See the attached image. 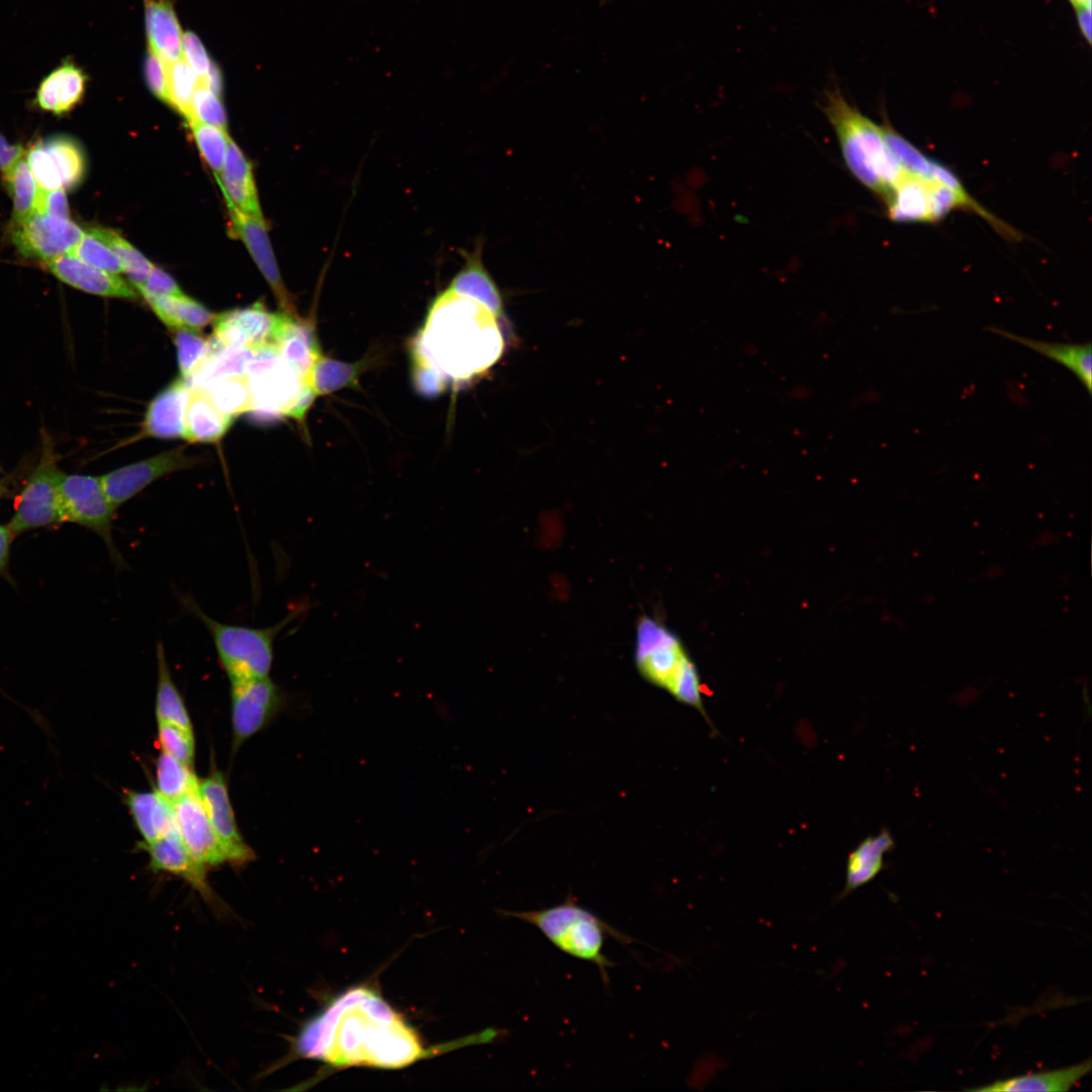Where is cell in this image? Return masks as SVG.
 Listing matches in <instances>:
<instances>
[{"label": "cell", "instance_id": "obj_1", "mask_svg": "<svg viewBox=\"0 0 1092 1092\" xmlns=\"http://www.w3.org/2000/svg\"><path fill=\"white\" fill-rule=\"evenodd\" d=\"M448 1046H426L381 995L370 987L356 986L307 1020L291 1039L287 1056L263 1075L297 1059L316 1060L336 1069H400Z\"/></svg>", "mask_w": 1092, "mask_h": 1092}, {"label": "cell", "instance_id": "obj_2", "mask_svg": "<svg viewBox=\"0 0 1092 1092\" xmlns=\"http://www.w3.org/2000/svg\"><path fill=\"white\" fill-rule=\"evenodd\" d=\"M500 322L478 301L446 289L432 302L413 347L447 379L468 382L500 359L506 344Z\"/></svg>", "mask_w": 1092, "mask_h": 1092}, {"label": "cell", "instance_id": "obj_3", "mask_svg": "<svg viewBox=\"0 0 1092 1092\" xmlns=\"http://www.w3.org/2000/svg\"><path fill=\"white\" fill-rule=\"evenodd\" d=\"M821 105L847 168L886 203L905 172L887 144L883 125L851 105L838 87L824 92Z\"/></svg>", "mask_w": 1092, "mask_h": 1092}, {"label": "cell", "instance_id": "obj_4", "mask_svg": "<svg viewBox=\"0 0 1092 1092\" xmlns=\"http://www.w3.org/2000/svg\"><path fill=\"white\" fill-rule=\"evenodd\" d=\"M634 663L642 678L696 709L712 727L700 676L687 648L674 632L650 615H641L636 621Z\"/></svg>", "mask_w": 1092, "mask_h": 1092}, {"label": "cell", "instance_id": "obj_5", "mask_svg": "<svg viewBox=\"0 0 1092 1092\" xmlns=\"http://www.w3.org/2000/svg\"><path fill=\"white\" fill-rule=\"evenodd\" d=\"M535 926L547 940L563 953L595 965L603 983L609 985V969L614 963L604 953L607 936L628 943L629 937L615 930L595 913L576 903L573 898L538 910L500 911Z\"/></svg>", "mask_w": 1092, "mask_h": 1092}, {"label": "cell", "instance_id": "obj_6", "mask_svg": "<svg viewBox=\"0 0 1092 1092\" xmlns=\"http://www.w3.org/2000/svg\"><path fill=\"white\" fill-rule=\"evenodd\" d=\"M179 601L208 630L230 681L268 676L277 635L300 614L298 609L275 625L253 628L214 620L191 597L179 596Z\"/></svg>", "mask_w": 1092, "mask_h": 1092}, {"label": "cell", "instance_id": "obj_7", "mask_svg": "<svg viewBox=\"0 0 1092 1092\" xmlns=\"http://www.w3.org/2000/svg\"><path fill=\"white\" fill-rule=\"evenodd\" d=\"M258 416H286L303 422L315 397L313 391L279 355L274 344L254 347L246 372Z\"/></svg>", "mask_w": 1092, "mask_h": 1092}, {"label": "cell", "instance_id": "obj_8", "mask_svg": "<svg viewBox=\"0 0 1092 1092\" xmlns=\"http://www.w3.org/2000/svg\"><path fill=\"white\" fill-rule=\"evenodd\" d=\"M58 497L62 522H73L96 532L105 542L117 567L125 562L112 538V520L116 511L110 504L100 477L61 472Z\"/></svg>", "mask_w": 1092, "mask_h": 1092}, {"label": "cell", "instance_id": "obj_9", "mask_svg": "<svg viewBox=\"0 0 1092 1092\" xmlns=\"http://www.w3.org/2000/svg\"><path fill=\"white\" fill-rule=\"evenodd\" d=\"M972 197L941 183L904 174L886 202L895 221L932 222L954 209H969Z\"/></svg>", "mask_w": 1092, "mask_h": 1092}, {"label": "cell", "instance_id": "obj_10", "mask_svg": "<svg viewBox=\"0 0 1092 1092\" xmlns=\"http://www.w3.org/2000/svg\"><path fill=\"white\" fill-rule=\"evenodd\" d=\"M61 472L53 443L46 438L40 459L17 497L8 528L12 535L62 522L58 497Z\"/></svg>", "mask_w": 1092, "mask_h": 1092}, {"label": "cell", "instance_id": "obj_11", "mask_svg": "<svg viewBox=\"0 0 1092 1092\" xmlns=\"http://www.w3.org/2000/svg\"><path fill=\"white\" fill-rule=\"evenodd\" d=\"M30 172L46 190L73 189L85 177L86 159L81 146L67 135H55L34 144L26 154Z\"/></svg>", "mask_w": 1092, "mask_h": 1092}, {"label": "cell", "instance_id": "obj_12", "mask_svg": "<svg viewBox=\"0 0 1092 1092\" xmlns=\"http://www.w3.org/2000/svg\"><path fill=\"white\" fill-rule=\"evenodd\" d=\"M84 234L70 218L34 211L24 220L12 223L10 239L23 257L48 262L70 254Z\"/></svg>", "mask_w": 1092, "mask_h": 1092}, {"label": "cell", "instance_id": "obj_13", "mask_svg": "<svg viewBox=\"0 0 1092 1092\" xmlns=\"http://www.w3.org/2000/svg\"><path fill=\"white\" fill-rule=\"evenodd\" d=\"M198 462L183 448H175L112 470L100 476V480L110 504L117 510L157 479L191 468Z\"/></svg>", "mask_w": 1092, "mask_h": 1092}, {"label": "cell", "instance_id": "obj_14", "mask_svg": "<svg viewBox=\"0 0 1092 1092\" xmlns=\"http://www.w3.org/2000/svg\"><path fill=\"white\" fill-rule=\"evenodd\" d=\"M234 746L260 731L281 703V694L269 676L231 681Z\"/></svg>", "mask_w": 1092, "mask_h": 1092}, {"label": "cell", "instance_id": "obj_15", "mask_svg": "<svg viewBox=\"0 0 1092 1092\" xmlns=\"http://www.w3.org/2000/svg\"><path fill=\"white\" fill-rule=\"evenodd\" d=\"M198 791L228 861L241 866L253 860L255 853L240 834L222 774L213 769L208 777L199 781Z\"/></svg>", "mask_w": 1092, "mask_h": 1092}, {"label": "cell", "instance_id": "obj_16", "mask_svg": "<svg viewBox=\"0 0 1092 1092\" xmlns=\"http://www.w3.org/2000/svg\"><path fill=\"white\" fill-rule=\"evenodd\" d=\"M141 849L150 857V867L155 872H164L180 877L187 882L216 912L224 910L219 898L212 891L206 880V868L199 864L183 843L179 832L163 836L152 842H141Z\"/></svg>", "mask_w": 1092, "mask_h": 1092}, {"label": "cell", "instance_id": "obj_17", "mask_svg": "<svg viewBox=\"0 0 1092 1092\" xmlns=\"http://www.w3.org/2000/svg\"><path fill=\"white\" fill-rule=\"evenodd\" d=\"M179 835L192 857L204 868L228 861L205 811L199 791L173 803Z\"/></svg>", "mask_w": 1092, "mask_h": 1092}, {"label": "cell", "instance_id": "obj_18", "mask_svg": "<svg viewBox=\"0 0 1092 1092\" xmlns=\"http://www.w3.org/2000/svg\"><path fill=\"white\" fill-rule=\"evenodd\" d=\"M224 199L235 234L246 245L283 312L297 316L294 299L282 281L265 219L250 216L239 210L228 198Z\"/></svg>", "mask_w": 1092, "mask_h": 1092}, {"label": "cell", "instance_id": "obj_19", "mask_svg": "<svg viewBox=\"0 0 1092 1092\" xmlns=\"http://www.w3.org/2000/svg\"><path fill=\"white\" fill-rule=\"evenodd\" d=\"M282 312L273 313L257 301L251 306L215 314L212 338L222 347L273 344Z\"/></svg>", "mask_w": 1092, "mask_h": 1092}, {"label": "cell", "instance_id": "obj_20", "mask_svg": "<svg viewBox=\"0 0 1092 1092\" xmlns=\"http://www.w3.org/2000/svg\"><path fill=\"white\" fill-rule=\"evenodd\" d=\"M44 268L63 283L81 291L135 300L136 289L117 274L91 266L71 254L43 263Z\"/></svg>", "mask_w": 1092, "mask_h": 1092}, {"label": "cell", "instance_id": "obj_21", "mask_svg": "<svg viewBox=\"0 0 1092 1092\" xmlns=\"http://www.w3.org/2000/svg\"><path fill=\"white\" fill-rule=\"evenodd\" d=\"M88 77L71 58L52 70L39 83L34 103L43 111L63 115L83 99Z\"/></svg>", "mask_w": 1092, "mask_h": 1092}, {"label": "cell", "instance_id": "obj_22", "mask_svg": "<svg viewBox=\"0 0 1092 1092\" xmlns=\"http://www.w3.org/2000/svg\"><path fill=\"white\" fill-rule=\"evenodd\" d=\"M189 394L190 386L182 377L161 390L148 405L143 423L144 435L159 439L182 437Z\"/></svg>", "mask_w": 1092, "mask_h": 1092}, {"label": "cell", "instance_id": "obj_23", "mask_svg": "<svg viewBox=\"0 0 1092 1092\" xmlns=\"http://www.w3.org/2000/svg\"><path fill=\"white\" fill-rule=\"evenodd\" d=\"M273 344L280 357L306 382L313 362L322 354L313 326L298 315L283 312Z\"/></svg>", "mask_w": 1092, "mask_h": 1092}, {"label": "cell", "instance_id": "obj_24", "mask_svg": "<svg viewBox=\"0 0 1092 1092\" xmlns=\"http://www.w3.org/2000/svg\"><path fill=\"white\" fill-rule=\"evenodd\" d=\"M447 289L478 301L499 320L504 318L500 290L482 261V243H477L472 252L465 254L464 265L453 277Z\"/></svg>", "mask_w": 1092, "mask_h": 1092}, {"label": "cell", "instance_id": "obj_25", "mask_svg": "<svg viewBox=\"0 0 1092 1092\" xmlns=\"http://www.w3.org/2000/svg\"><path fill=\"white\" fill-rule=\"evenodd\" d=\"M1091 1071V1060L1049 1071L1029 1073L1004 1080H997L989 1085L970 1088L980 1092H1065L1072 1089Z\"/></svg>", "mask_w": 1092, "mask_h": 1092}, {"label": "cell", "instance_id": "obj_26", "mask_svg": "<svg viewBox=\"0 0 1092 1092\" xmlns=\"http://www.w3.org/2000/svg\"><path fill=\"white\" fill-rule=\"evenodd\" d=\"M149 49L172 64L182 57L183 32L171 0H144Z\"/></svg>", "mask_w": 1092, "mask_h": 1092}, {"label": "cell", "instance_id": "obj_27", "mask_svg": "<svg viewBox=\"0 0 1092 1092\" xmlns=\"http://www.w3.org/2000/svg\"><path fill=\"white\" fill-rule=\"evenodd\" d=\"M125 802L144 842L178 832L173 804L157 791H128Z\"/></svg>", "mask_w": 1092, "mask_h": 1092}, {"label": "cell", "instance_id": "obj_28", "mask_svg": "<svg viewBox=\"0 0 1092 1092\" xmlns=\"http://www.w3.org/2000/svg\"><path fill=\"white\" fill-rule=\"evenodd\" d=\"M988 331L1019 343L1065 366L1078 377L1088 393L1091 394L1092 348L1090 342L1083 344L1053 343L1018 336L998 328H988Z\"/></svg>", "mask_w": 1092, "mask_h": 1092}, {"label": "cell", "instance_id": "obj_29", "mask_svg": "<svg viewBox=\"0 0 1092 1092\" xmlns=\"http://www.w3.org/2000/svg\"><path fill=\"white\" fill-rule=\"evenodd\" d=\"M232 423L233 418L218 411L203 389L190 387L182 438L190 443L217 442Z\"/></svg>", "mask_w": 1092, "mask_h": 1092}, {"label": "cell", "instance_id": "obj_30", "mask_svg": "<svg viewBox=\"0 0 1092 1092\" xmlns=\"http://www.w3.org/2000/svg\"><path fill=\"white\" fill-rule=\"evenodd\" d=\"M895 846L887 829L864 838L847 858L842 897L874 880L884 868V856Z\"/></svg>", "mask_w": 1092, "mask_h": 1092}, {"label": "cell", "instance_id": "obj_31", "mask_svg": "<svg viewBox=\"0 0 1092 1092\" xmlns=\"http://www.w3.org/2000/svg\"><path fill=\"white\" fill-rule=\"evenodd\" d=\"M374 359L375 356L367 355L357 362H344L321 354L307 374L306 383L315 396L356 388L360 376L370 369Z\"/></svg>", "mask_w": 1092, "mask_h": 1092}, {"label": "cell", "instance_id": "obj_32", "mask_svg": "<svg viewBox=\"0 0 1092 1092\" xmlns=\"http://www.w3.org/2000/svg\"><path fill=\"white\" fill-rule=\"evenodd\" d=\"M157 316L170 329L200 331L212 323L215 314L198 301L186 296H145Z\"/></svg>", "mask_w": 1092, "mask_h": 1092}, {"label": "cell", "instance_id": "obj_33", "mask_svg": "<svg viewBox=\"0 0 1092 1092\" xmlns=\"http://www.w3.org/2000/svg\"><path fill=\"white\" fill-rule=\"evenodd\" d=\"M156 660L158 680L155 711L158 722L175 724L193 731L188 711L173 680L162 641L156 646Z\"/></svg>", "mask_w": 1092, "mask_h": 1092}, {"label": "cell", "instance_id": "obj_34", "mask_svg": "<svg viewBox=\"0 0 1092 1092\" xmlns=\"http://www.w3.org/2000/svg\"><path fill=\"white\" fill-rule=\"evenodd\" d=\"M156 781V791L172 804L199 788V781L192 767L164 751H161L157 758Z\"/></svg>", "mask_w": 1092, "mask_h": 1092}, {"label": "cell", "instance_id": "obj_35", "mask_svg": "<svg viewBox=\"0 0 1092 1092\" xmlns=\"http://www.w3.org/2000/svg\"><path fill=\"white\" fill-rule=\"evenodd\" d=\"M203 389L222 414L232 417L251 412L253 394L247 374L218 379Z\"/></svg>", "mask_w": 1092, "mask_h": 1092}, {"label": "cell", "instance_id": "obj_36", "mask_svg": "<svg viewBox=\"0 0 1092 1092\" xmlns=\"http://www.w3.org/2000/svg\"><path fill=\"white\" fill-rule=\"evenodd\" d=\"M4 181L13 201V222L27 218L34 212L39 187L26 161V155L5 174Z\"/></svg>", "mask_w": 1092, "mask_h": 1092}, {"label": "cell", "instance_id": "obj_37", "mask_svg": "<svg viewBox=\"0 0 1092 1092\" xmlns=\"http://www.w3.org/2000/svg\"><path fill=\"white\" fill-rule=\"evenodd\" d=\"M88 231L115 253L122 264L123 272L127 274L132 286L139 290L154 265L115 231L99 226Z\"/></svg>", "mask_w": 1092, "mask_h": 1092}, {"label": "cell", "instance_id": "obj_38", "mask_svg": "<svg viewBox=\"0 0 1092 1092\" xmlns=\"http://www.w3.org/2000/svg\"><path fill=\"white\" fill-rule=\"evenodd\" d=\"M171 332L181 377L188 380L207 357L210 341L203 338L199 331L191 329H174Z\"/></svg>", "mask_w": 1092, "mask_h": 1092}, {"label": "cell", "instance_id": "obj_39", "mask_svg": "<svg viewBox=\"0 0 1092 1092\" xmlns=\"http://www.w3.org/2000/svg\"><path fill=\"white\" fill-rule=\"evenodd\" d=\"M187 122L202 158L214 174L218 175L222 170L230 139L226 130L196 119H188Z\"/></svg>", "mask_w": 1092, "mask_h": 1092}, {"label": "cell", "instance_id": "obj_40", "mask_svg": "<svg viewBox=\"0 0 1092 1092\" xmlns=\"http://www.w3.org/2000/svg\"><path fill=\"white\" fill-rule=\"evenodd\" d=\"M198 84L199 78L183 59L169 64V104L185 117L188 115L190 102Z\"/></svg>", "mask_w": 1092, "mask_h": 1092}, {"label": "cell", "instance_id": "obj_41", "mask_svg": "<svg viewBox=\"0 0 1092 1092\" xmlns=\"http://www.w3.org/2000/svg\"><path fill=\"white\" fill-rule=\"evenodd\" d=\"M70 254L101 270L114 274L123 272L122 264L115 253L89 231L85 232Z\"/></svg>", "mask_w": 1092, "mask_h": 1092}, {"label": "cell", "instance_id": "obj_42", "mask_svg": "<svg viewBox=\"0 0 1092 1092\" xmlns=\"http://www.w3.org/2000/svg\"><path fill=\"white\" fill-rule=\"evenodd\" d=\"M158 740L162 751L192 767L195 747L193 731L175 724L158 722Z\"/></svg>", "mask_w": 1092, "mask_h": 1092}, {"label": "cell", "instance_id": "obj_43", "mask_svg": "<svg viewBox=\"0 0 1092 1092\" xmlns=\"http://www.w3.org/2000/svg\"><path fill=\"white\" fill-rule=\"evenodd\" d=\"M188 119L211 124L225 129L226 114L222 102L215 92L199 82L190 102Z\"/></svg>", "mask_w": 1092, "mask_h": 1092}, {"label": "cell", "instance_id": "obj_44", "mask_svg": "<svg viewBox=\"0 0 1092 1092\" xmlns=\"http://www.w3.org/2000/svg\"><path fill=\"white\" fill-rule=\"evenodd\" d=\"M412 357L413 384L416 390L427 397L441 394L446 388L447 378L415 347H412Z\"/></svg>", "mask_w": 1092, "mask_h": 1092}, {"label": "cell", "instance_id": "obj_45", "mask_svg": "<svg viewBox=\"0 0 1092 1092\" xmlns=\"http://www.w3.org/2000/svg\"><path fill=\"white\" fill-rule=\"evenodd\" d=\"M168 67L169 64L164 62L154 51L148 49L144 63L147 85L155 96L169 104Z\"/></svg>", "mask_w": 1092, "mask_h": 1092}, {"label": "cell", "instance_id": "obj_46", "mask_svg": "<svg viewBox=\"0 0 1092 1092\" xmlns=\"http://www.w3.org/2000/svg\"><path fill=\"white\" fill-rule=\"evenodd\" d=\"M182 56L188 66L202 80L208 73L212 64L200 38L193 32L187 31L182 36Z\"/></svg>", "mask_w": 1092, "mask_h": 1092}, {"label": "cell", "instance_id": "obj_47", "mask_svg": "<svg viewBox=\"0 0 1092 1092\" xmlns=\"http://www.w3.org/2000/svg\"><path fill=\"white\" fill-rule=\"evenodd\" d=\"M145 296H178L184 294L176 281L164 270L153 266L144 285L138 290Z\"/></svg>", "mask_w": 1092, "mask_h": 1092}, {"label": "cell", "instance_id": "obj_48", "mask_svg": "<svg viewBox=\"0 0 1092 1092\" xmlns=\"http://www.w3.org/2000/svg\"><path fill=\"white\" fill-rule=\"evenodd\" d=\"M34 211L54 217L69 218V205L64 188H39Z\"/></svg>", "mask_w": 1092, "mask_h": 1092}, {"label": "cell", "instance_id": "obj_49", "mask_svg": "<svg viewBox=\"0 0 1092 1092\" xmlns=\"http://www.w3.org/2000/svg\"><path fill=\"white\" fill-rule=\"evenodd\" d=\"M25 156V150L19 145H11L0 133V170L7 173L18 160Z\"/></svg>", "mask_w": 1092, "mask_h": 1092}, {"label": "cell", "instance_id": "obj_50", "mask_svg": "<svg viewBox=\"0 0 1092 1092\" xmlns=\"http://www.w3.org/2000/svg\"><path fill=\"white\" fill-rule=\"evenodd\" d=\"M1073 6L1078 27L1088 43L1091 42V0H1068Z\"/></svg>", "mask_w": 1092, "mask_h": 1092}, {"label": "cell", "instance_id": "obj_51", "mask_svg": "<svg viewBox=\"0 0 1092 1092\" xmlns=\"http://www.w3.org/2000/svg\"><path fill=\"white\" fill-rule=\"evenodd\" d=\"M11 536L8 528L0 526V568L6 563Z\"/></svg>", "mask_w": 1092, "mask_h": 1092}]
</instances>
